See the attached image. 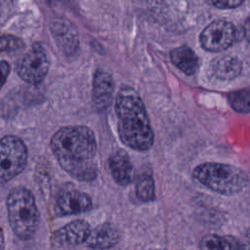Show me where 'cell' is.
Listing matches in <instances>:
<instances>
[{
	"label": "cell",
	"instance_id": "6da1fadb",
	"mask_svg": "<svg viewBox=\"0 0 250 250\" xmlns=\"http://www.w3.org/2000/svg\"><path fill=\"white\" fill-rule=\"evenodd\" d=\"M50 145L60 166L70 177L87 182L97 178V140L91 128L62 127L52 136Z\"/></svg>",
	"mask_w": 250,
	"mask_h": 250
},
{
	"label": "cell",
	"instance_id": "7a4b0ae2",
	"mask_svg": "<svg viewBox=\"0 0 250 250\" xmlns=\"http://www.w3.org/2000/svg\"><path fill=\"white\" fill-rule=\"evenodd\" d=\"M117 131L122 144L134 150L149 149L154 142L150 121L138 92L123 86L115 99Z\"/></svg>",
	"mask_w": 250,
	"mask_h": 250
},
{
	"label": "cell",
	"instance_id": "3957f363",
	"mask_svg": "<svg viewBox=\"0 0 250 250\" xmlns=\"http://www.w3.org/2000/svg\"><path fill=\"white\" fill-rule=\"evenodd\" d=\"M7 211L14 233L22 240L30 239L36 232L40 220L32 192L23 187L12 189L7 197Z\"/></svg>",
	"mask_w": 250,
	"mask_h": 250
},
{
	"label": "cell",
	"instance_id": "277c9868",
	"mask_svg": "<svg viewBox=\"0 0 250 250\" xmlns=\"http://www.w3.org/2000/svg\"><path fill=\"white\" fill-rule=\"evenodd\" d=\"M192 176L209 189L225 195L237 193L248 185V176L244 171L225 163L199 164L193 169Z\"/></svg>",
	"mask_w": 250,
	"mask_h": 250
},
{
	"label": "cell",
	"instance_id": "5b68a950",
	"mask_svg": "<svg viewBox=\"0 0 250 250\" xmlns=\"http://www.w3.org/2000/svg\"><path fill=\"white\" fill-rule=\"evenodd\" d=\"M26 162L27 148L19 137L8 135L0 139V184L21 173Z\"/></svg>",
	"mask_w": 250,
	"mask_h": 250
},
{
	"label": "cell",
	"instance_id": "8992f818",
	"mask_svg": "<svg viewBox=\"0 0 250 250\" xmlns=\"http://www.w3.org/2000/svg\"><path fill=\"white\" fill-rule=\"evenodd\" d=\"M49 67L50 60L46 50L39 43H35L19 61L17 73L24 82L38 85L45 79Z\"/></svg>",
	"mask_w": 250,
	"mask_h": 250
},
{
	"label": "cell",
	"instance_id": "52a82bcc",
	"mask_svg": "<svg viewBox=\"0 0 250 250\" xmlns=\"http://www.w3.org/2000/svg\"><path fill=\"white\" fill-rule=\"evenodd\" d=\"M236 39V28L231 21L218 19L211 21L200 33L201 47L213 53L223 52L229 49Z\"/></svg>",
	"mask_w": 250,
	"mask_h": 250
},
{
	"label": "cell",
	"instance_id": "ba28073f",
	"mask_svg": "<svg viewBox=\"0 0 250 250\" xmlns=\"http://www.w3.org/2000/svg\"><path fill=\"white\" fill-rule=\"evenodd\" d=\"M52 36L58 48L66 56H73L79 50V37L76 27L64 18H56L50 24Z\"/></svg>",
	"mask_w": 250,
	"mask_h": 250
},
{
	"label": "cell",
	"instance_id": "9c48e42d",
	"mask_svg": "<svg viewBox=\"0 0 250 250\" xmlns=\"http://www.w3.org/2000/svg\"><path fill=\"white\" fill-rule=\"evenodd\" d=\"M93 206L91 197L77 189H63L56 198V212L61 216L75 215L89 211Z\"/></svg>",
	"mask_w": 250,
	"mask_h": 250
},
{
	"label": "cell",
	"instance_id": "30bf717a",
	"mask_svg": "<svg viewBox=\"0 0 250 250\" xmlns=\"http://www.w3.org/2000/svg\"><path fill=\"white\" fill-rule=\"evenodd\" d=\"M114 82L111 74L104 69H97L93 78L92 102L95 109L104 112L113 101Z\"/></svg>",
	"mask_w": 250,
	"mask_h": 250
},
{
	"label": "cell",
	"instance_id": "8fae6325",
	"mask_svg": "<svg viewBox=\"0 0 250 250\" xmlns=\"http://www.w3.org/2000/svg\"><path fill=\"white\" fill-rule=\"evenodd\" d=\"M91 232L90 225L84 220L72 221L52 235V242L60 246H75L85 243Z\"/></svg>",
	"mask_w": 250,
	"mask_h": 250
},
{
	"label": "cell",
	"instance_id": "7c38bea8",
	"mask_svg": "<svg viewBox=\"0 0 250 250\" xmlns=\"http://www.w3.org/2000/svg\"><path fill=\"white\" fill-rule=\"evenodd\" d=\"M113 180L120 186L131 184L135 178V169L128 153L123 149L114 151L108 159Z\"/></svg>",
	"mask_w": 250,
	"mask_h": 250
},
{
	"label": "cell",
	"instance_id": "4fadbf2b",
	"mask_svg": "<svg viewBox=\"0 0 250 250\" xmlns=\"http://www.w3.org/2000/svg\"><path fill=\"white\" fill-rule=\"evenodd\" d=\"M119 240L118 229L110 223H103L91 229L85 243L94 249H107L117 244Z\"/></svg>",
	"mask_w": 250,
	"mask_h": 250
},
{
	"label": "cell",
	"instance_id": "5bb4252c",
	"mask_svg": "<svg viewBox=\"0 0 250 250\" xmlns=\"http://www.w3.org/2000/svg\"><path fill=\"white\" fill-rule=\"evenodd\" d=\"M211 69L217 78L222 80H231L240 75L242 71V62L234 56H218L212 60Z\"/></svg>",
	"mask_w": 250,
	"mask_h": 250
},
{
	"label": "cell",
	"instance_id": "9a60e30c",
	"mask_svg": "<svg viewBox=\"0 0 250 250\" xmlns=\"http://www.w3.org/2000/svg\"><path fill=\"white\" fill-rule=\"evenodd\" d=\"M170 59L174 65L187 75H192L198 68V58L188 46L175 48L170 53Z\"/></svg>",
	"mask_w": 250,
	"mask_h": 250
},
{
	"label": "cell",
	"instance_id": "2e32d148",
	"mask_svg": "<svg viewBox=\"0 0 250 250\" xmlns=\"http://www.w3.org/2000/svg\"><path fill=\"white\" fill-rule=\"evenodd\" d=\"M200 250H243L242 241L231 235L209 233L199 242Z\"/></svg>",
	"mask_w": 250,
	"mask_h": 250
},
{
	"label": "cell",
	"instance_id": "e0dca14e",
	"mask_svg": "<svg viewBox=\"0 0 250 250\" xmlns=\"http://www.w3.org/2000/svg\"><path fill=\"white\" fill-rule=\"evenodd\" d=\"M136 195L143 202L152 201L155 198V186L150 173H142L137 180Z\"/></svg>",
	"mask_w": 250,
	"mask_h": 250
},
{
	"label": "cell",
	"instance_id": "ac0fdd59",
	"mask_svg": "<svg viewBox=\"0 0 250 250\" xmlns=\"http://www.w3.org/2000/svg\"><path fill=\"white\" fill-rule=\"evenodd\" d=\"M228 100L230 106L237 112H250V88H243L229 92Z\"/></svg>",
	"mask_w": 250,
	"mask_h": 250
},
{
	"label": "cell",
	"instance_id": "d6986e66",
	"mask_svg": "<svg viewBox=\"0 0 250 250\" xmlns=\"http://www.w3.org/2000/svg\"><path fill=\"white\" fill-rule=\"evenodd\" d=\"M24 46L23 41L12 34L0 35V54L15 52L21 49Z\"/></svg>",
	"mask_w": 250,
	"mask_h": 250
},
{
	"label": "cell",
	"instance_id": "ffe728a7",
	"mask_svg": "<svg viewBox=\"0 0 250 250\" xmlns=\"http://www.w3.org/2000/svg\"><path fill=\"white\" fill-rule=\"evenodd\" d=\"M211 5L219 9H233L236 8L244 3L243 0H217V1H210Z\"/></svg>",
	"mask_w": 250,
	"mask_h": 250
},
{
	"label": "cell",
	"instance_id": "44dd1931",
	"mask_svg": "<svg viewBox=\"0 0 250 250\" xmlns=\"http://www.w3.org/2000/svg\"><path fill=\"white\" fill-rule=\"evenodd\" d=\"M10 64L6 61H0V89L5 84L9 74H10Z\"/></svg>",
	"mask_w": 250,
	"mask_h": 250
},
{
	"label": "cell",
	"instance_id": "7402d4cb",
	"mask_svg": "<svg viewBox=\"0 0 250 250\" xmlns=\"http://www.w3.org/2000/svg\"><path fill=\"white\" fill-rule=\"evenodd\" d=\"M242 32H243V36L245 38V40L247 41V43L250 44V14L249 16L245 19L243 25H242Z\"/></svg>",
	"mask_w": 250,
	"mask_h": 250
},
{
	"label": "cell",
	"instance_id": "603a6c76",
	"mask_svg": "<svg viewBox=\"0 0 250 250\" xmlns=\"http://www.w3.org/2000/svg\"><path fill=\"white\" fill-rule=\"evenodd\" d=\"M242 245H243V250H250V228L246 231L245 238L242 241Z\"/></svg>",
	"mask_w": 250,
	"mask_h": 250
},
{
	"label": "cell",
	"instance_id": "cb8c5ba5",
	"mask_svg": "<svg viewBox=\"0 0 250 250\" xmlns=\"http://www.w3.org/2000/svg\"><path fill=\"white\" fill-rule=\"evenodd\" d=\"M5 249V240H4V234L2 229H0V250Z\"/></svg>",
	"mask_w": 250,
	"mask_h": 250
}]
</instances>
